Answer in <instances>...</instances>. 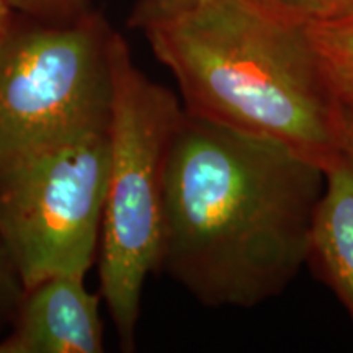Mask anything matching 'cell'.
<instances>
[{
    "instance_id": "10",
    "label": "cell",
    "mask_w": 353,
    "mask_h": 353,
    "mask_svg": "<svg viewBox=\"0 0 353 353\" xmlns=\"http://www.w3.org/2000/svg\"><path fill=\"white\" fill-rule=\"evenodd\" d=\"M25 294V286L0 236V339L8 332Z\"/></svg>"
},
{
    "instance_id": "13",
    "label": "cell",
    "mask_w": 353,
    "mask_h": 353,
    "mask_svg": "<svg viewBox=\"0 0 353 353\" xmlns=\"http://www.w3.org/2000/svg\"><path fill=\"white\" fill-rule=\"evenodd\" d=\"M339 139L342 152L353 157V97L339 99Z\"/></svg>"
},
{
    "instance_id": "6",
    "label": "cell",
    "mask_w": 353,
    "mask_h": 353,
    "mask_svg": "<svg viewBox=\"0 0 353 353\" xmlns=\"http://www.w3.org/2000/svg\"><path fill=\"white\" fill-rule=\"evenodd\" d=\"M100 293L82 275H54L25 288L23 299L0 353H101Z\"/></svg>"
},
{
    "instance_id": "8",
    "label": "cell",
    "mask_w": 353,
    "mask_h": 353,
    "mask_svg": "<svg viewBox=\"0 0 353 353\" xmlns=\"http://www.w3.org/2000/svg\"><path fill=\"white\" fill-rule=\"evenodd\" d=\"M309 28L335 94L353 97V15Z\"/></svg>"
},
{
    "instance_id": "9",
    "label": "cell",
    "mask_w": 353,
    "mask_h": 353,
    "mask_svg": "<svg viewBox=\"0 0 353 353\" xmlns=\"http://www.w3.org/2000/svg\"><path fill=\"white\" fill-rule=\"evenodd\" d=\"M281 19L306 26L325 25L353 15V0H249Z\"/></svg>"
},
{
    "instance_id": "5",
    "label": "cell",
    "mask_w": 353,
    "mask_h": 353,
    "mask_svg": "<svg viewBox=\"0 0 353 353\" xmlns=\"http://www.w3.org/2000/svg\"><path fill=\"white\" fill-rule=\"evenodd\" d=\"M110 170L107 131L79 136L0 175V236L25 288L82 275L99 259Z\"/></svg>"
},
{
    "instance_id": "14",
    "label": "cell",
    "mask_w": 353,
    "mask_h": 353,
    "mask_svg": "<svg viewBox=\"0 0 353 353\" xmlns=\"http://www.w3.org/2000/svg\"><path fill=\"white\" fill-rule=\"evenodd\" d=\"M13 17V10L8 3V0H0V33L6 30V26L10 23Z\"/></svg>"
},
{
    "instance_id": "3",
    "label": "cell",
    "mask_w": 353,
    "mask_h": 353,
    "mask_svg": "<svg viewBox=\"0 0 353 353\" xmlns=\"http://www.w3.org/2000/svg\"><path fill=\"white\" fill-rule=\"evenodd\" d=\"M182 117V101L134 64L121 37L113 63L99 276L123 352L134 350L145 280L159 268L167 157Z\"/></svg>"
},
{
    "instance_id": "12",
    "label": "cell",
    "mask_w": 353,
    "mask_h": 353,
    "mask_svg": "<svg viewBox=\"0 0 353 353\" xmlns=\"http://www.w3.org/2000/svg\"><path fill=\"white\" fill-rule=\"evenodd\" d=\"M198 2L200 0H136L128 25L143 32L145 26L172 19L195 7Z\"/></svg>"
},
{
    "instance_id": "4",
    "label": "cell",
    "mask_w": 353,
    "mask_h": 353,
    "mask_svg": "<svg viewBox=\"0 0 353 353\" xmlns=\"http://www.w3.org/2000/svg\"><path fill=\"white\" fill-rule=\"evenodd\" d=\"M120 38L99 10L63 23L13 12L0 33V175L108 130Z\"/></svg>"
},
{
    "instance_id": "11",
    "label": "cell",
    "mask_w": 353,
    "mask_h": 353,
    "mask_svg": "<svg viewBox=\"0 0 353 353\" xmlns=\"http://www.w3.org/2000/svg\"><path fill=\"white\" fill-rule=\"evenodd\" d=\"M12 10L48 21H74L94 12L90 0H8Z\"/></svg>"
},
{
    "instance_id": "1",
    "label": "cell",
    "mask_w": 353,
    "mask_h": 353,
    "mask_svg": "<svg viewBox=\"0 0 353 353\" xmlns=\"http://www.w3.org/2000/svg\"><path fill=\"white\" fill-rule=\"evenodd\" d=\"M321 165L183 110L167 157L159 268L210 307L280 296L307 263Z\"/></svg>"
},
{
    "instance_id": "7",
    "label": "cell",
    "mask_w": 353,
    "mask_h": 353,
    "mask_svg": "<svg viewBox=\"0 0 353 353\" xmlns=\"http://www.w3.org/2000/svg\"><path fill=\"white\" fill-rule=\"evenodd\" d=\"M324 174L307 263L332 290L353 322V157L342 152Z\"/></svg>"
},
{
    "instance_id": "2",
    "label": "cell",
    "mask_w": 353,
    "mask_h": 353,
    "mask_svg": "<svg viewBox=\"0 0 353 353\" xmlns=\"http://www.w3.org/2000/svg\"><path fill=\"white\" fill-rule=\"evenodd\" d=\"M143 33L187 113L278 141L324 170L342 154L339 97L309 26L249 0H200Z\"/></svg>"
}]
</instances>
